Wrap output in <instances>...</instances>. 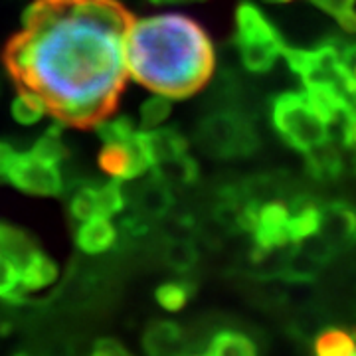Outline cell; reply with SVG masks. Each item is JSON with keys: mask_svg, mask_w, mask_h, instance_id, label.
Segmentation results:
<instances>
[{"mask_svg": "<svg viewBox=\"0 0 356 356\" xmlns=\"http://www.w3.org/2000/svg\"><path fill=\"white\" fill-rule=\"evenodd\" d=\"M127 204V196L121 186V180H109L103 184H83L79 186L72 200L70 212L77 222L89 218H113Z\"/></svg>", "mask_w": 356, "mask_h": 356, "instance_id": "cell-9", "label": "cell"}, {"mask_svg": "<svg viewBox=\"0 0 356 356\" xmlns=\"http://www.w3.org/2000/svg\"><path fill=\"white\" fill-rule=\"evenodd\" d=\"M133 14L119 0H34L2 64L65 127L89 129L117 109L129 79Z\"/></svg>", "mask_w": 356, "mask_h": 356, "instance_id": "cell-1", "label": "cell"}, {"mask_svg": "<svg viewBox=\"0 0 356 356\" xmlns=\"http://www.w3.org/2000/svg\"><path fill=\"white\" fill-rule=\"evenodd\" d=\"M18 295H20V273L4 255H0V297L13 299Z\"/></svg>", "mask_w": 356, "mask_h": 356, "instance_id": "cell-27", "label": "cell"}, {"mask_svg": "<svg viewBox=\"0 0 356 356\" xmlns=\"http://www.w3.org/2000/svg\"><path fill=\"white\" fill-rule=\"evenodd\" d=\"M317 8L331 14L344 32L356 34V0H311Z\"/></svg>", "mask_w": 356, "mask_h": 356, "instance_id": "cell-26", "label": "cell"}, {"mask_svg": "<svg viewBox=\"0 0 356 356\" xmlns=\"http://www.w3.org/2000/svg\"><path fill=\"white\" fill-rule=\"evenodd\" d=\"M117 240V228L111 218H89L79 222L76 229L77 248L89 255H97L113 248Z\"/></svg>", "mask_w": 356, "mask_h": 356, "instance_id": "cell-14", "label": "cell"}, {"mask_svg": "<svg viewBox=\"0 0 356 356\" xmlns=\"http://www.w3.org/2000/svg\"><path fill=\"white\" fill-rule=\"evenodd\" d=\"M334 140H339V143L343 140V145L346 149H355L356 151V103L353 105V109L348 111V115H346L343 127H341Z\"/></svg>", "mask_w": 356, "mask_h": 356, "instance_id": "cell-29", "label": "cell"}, {"mask_svg": "<svg viewBox=\"0 0 356 356\" xmlns=\"http://www.w3.org/2000/svg\"><path fill=\"white\" fill-rule=\"evenodd\" d=\"M153 172L161 180H165L166 184L172 186H186V184H194L198 180V163L192 159L191 154L184 153L166 161L163 165L153 166Z\"/></svg>", "mask_w": 356, "mask_h": 356, "instance_id": "cell-20", "label": "cell"}, {"mask_svg": "<svg viewBox=\"0 0 356 356\" xmlns=\"http://www.w3.org/2000/svg\"><path fill=\"white\" fill-rule=\"evenodd\" d=\"M0 255L18 269L20 295L40 291L58 280V266L26 229L0 222Z\"/></svg>", "mask_w": 356, "mask_h": 356, "instance_id": "cell-6", "label": "cell"}, {"mask_svg": "<svg viewBox=\"0 0 356 356\" xmlns=\"http://www.w3.org/2000/svg\"><path fill=\"white\" fill-rule=\"evenodd\" d=\"M10 113L20 125H34L44 115H48L44 103L40 102L36 95L26 93V91H18V95L14 97L13 107H10Z\"/></svg>", "mask_w": 356, "mask_h": 356, "instance_id": "cell-24", "label": "cell"}, {"mask_svg": "<svg viewBox=\"0 0 356 356\" xmlns=\"http://www.w3.org/2000/svg\"><path fill=\"white\" fill-rule=\"evenodd\" d=\"M140 137H143V147L145 153L149 156L151 168L172 161L180 154L188 151V143L184 139V135L175 127H154V129H140Z\"/></svg>", "mask_w": 356, "mask_h": 356, "instance_id": "cell-12", "label": "cell"}, {"mask_svg": "<svg viewBox=\"0 0 356 356\" xmlns=\"http://www.w3.org/2000/svg\"><path fill=\"white\" fill-rule=\"evenodd\" d=\"M172 204H175V198H172L170 186L153 172V177L149 178L145 184H140L139 192H137L135 216H139L145 222L161 220L170 212Z\"/></svg>", "mask_w": 356, "mask_h": 356, "instance_id": "cell-13", "label": "cell"}, {"mask_svg": "<svg viewBox=\"0 0 356 356\" xmlns=\"http://www.w3.org/2000/svg\"><path fill=\"white\" fill-rule=\"evenodd\" d=\"M99 166L109 177L117 178L121 182L145 175L151 168V163L145 153L139 129L131 137L103 143V149L99 153Z\"/></svg>", "mask_w": 356, "mask_h": 356, "instance_id": "cell-10", "label": "cell"}, {"mask_svg": "<svg viewBox=\"0 0 356 356\" xmlns=\"http://www.w3.org/2000/svg\"><path fill=\"white\" fill-rule=\"evenodd\" d=\"M318 236L339 254L356 245V208L348 202H334L321 206Z\"/></svg>", "mask_w": 356, "mask_h": 356, "instance_id": "cell-11", "label": "cell"}, {"mask_svg": "<svg viewBox=\"0 0 356 356\" xmlns=\"http://www.w3.org/2000/svg\"><path fill=\"white\" fill-rule=\"evenodd\" d=\"M339 54H341V65H343V74L348 81V86L356 91V42H346L344 38H331Z\"/></svg>", "mask_w": 356, "mask_h": 356, "instance_id": "cell-28", "label": "cell"}, {"mask_svg": "<svg viewBox=\"0 0 356 356\" xmlns=\"http://www.w3.org/2000/svg\"><path fill=\"white\" fill-rule=\"evenodd\" d=\"M321 228V206L307 196H297L289 204V232L291 242L299 243L318 234Z\"/></svg>", "mask_w": 356, "mask_h": 356, "instance_id": "cell-16", "label": "cell"}, {"mask_svg": "<svg viewBox=\"0 0 356 356\" xmlns=\"http://www.w3.org/2000/svg\"><path fill=\"white\" fill-rule=\"evenodd\" d=\"M172 111V103L170 97L154 93L153 97H149L147 102L140 105V129H154L161 127L168 119V115Z\"/></svg>", "mask_w": 356, "mask_h": 356, "instance_id": "cell-25", "label": "cell"}, {"mask_svg": "<svg viewBox=\"0 0 356 356\" xmlns=\"http://www.w3.org/2000/svg\"><path fill=\"white\" fill-rule=\"evenodd\" d=\"M355 172H356V156H355Z\"/></svg>", "mask_w": 356, "mask_h": 356, "instance_id": "cell-34", "label": "cell"}, {"mask_svg": "<svg viewBox=\"0 0 356 356\" xmlns=\"http://www.w3.org/2000/svg\"><path fill=\"white\" fill-rule=\"evenodd\" d=\"M315 353L321 356L356 355V329L329 327L315 337Z\"/></svg>", "mask_w": 356, "mask_h": 356, "instance_id": "cell-19", "label": "cell"}, {"mask_svg": "<svg viewBox=\"0 0 356 356\" xmlns=\"http://www.w3.org/2000/svg\"><path fill=\"white\" fill-rule=\"evenodd\" d=\"M192 293H194V285L188 281H166L156 287L154 299L166 311H180L191 301Z\"/></svg>", "mask_w": 356, "mask_h": 356, "instance_id": "cell-22", "label": "cell"}, {"mask_svg": "<svg viewBox=\"0 0 356 356\" xmlns=\"http://www.w3.org/2000/svg\"><path fill=\"white\" fill-rule=\"evenodd\" d=\"M254 248H252V261H259L267 254L285 248L291 243L289 232V206L280 200L261 202L257 208L254 229Z\"/></svg>", "mask_w": 356, "mask_h": 356, "instance_id": "cell-8", "label": "cell"}, {"mask_svg": "<svg viewBox=\"0 0 356 356\" xmlns=\"http://www.w3.org/2000/svg\"><path fill=\"white\" fill-rule=\"evenodd\" d=\"M273 2H285V0H273Z\"/></svg>", "mask_w": 356, "mask_h": 356, "instance_id": "cell-33", "label": "cell"}, {"mask_svg": "<svg viewBox=\"0 0 356 356\" xmlns=\"http://www.w3.org/2000/svg\"><path fill=\"white\" fill-rule=\"evenodd\" d=\"M156 6H178V4H192V2H202V0H149Z\"/></svg>", "mask_w": 356, "mask_h": 356, "instance_id": "cell-32", "label": "cell"}, {"mask_svg": "<svg viewBox=\"0 0 356 356\" xmlns=\"http://www.w3.org/2000/svg\"><path fill=\"white\" fill-rule=\"evenodd\" d=\"M194 140L208 156L242 159L259 147V133L240 107H222L198 123Z\"/></svg>", "mask_w": 356, "mask_h": 356, "instance_id": "cell-5", "label": "cell"}, {"mask_svg": "<svg viewBox=\"0 0 356 356\" xmlns=\"http://www.w3.org/2000/svg\"><path fill=\"white\" fill-rule=\"evenodd\" d=\"M257 344L252 337H248L245 332L236 331V329H224L218 331L216 334L210 337L208 346L204 348L206 355L212 356H254L257 355Z\"/></svg>", "mask_w": 356, "mask_h": 356, "instance_id": "cell-18", "label": "cell"}, {"mask_svg": "<svg viewBox=\"0 0 356 356\" xmlns=\"http://www.w3.org/2000/svg\"><path fill=\"white\" fill-rule=\"evenodd\" d=\"M165 261L170 269H175L178 273H186L198 261V252L188 240H170L165 248Z\"/></svg>", "mask_w": 356, "mask_h": 356, "instance_id": "cell-23", "label": "cell"}, {"mask_svg": "<svg viewBox=\"0 0 356 356\" xmlns=\"http://www.w3.org/2000/svg\"><path fill=\"white\" fill-rule=\"evenodd\" d=\"M16 153H18V151H14L8 143L0 140V178H4V175H6V170H8V166L13 163V159L16 156Z\"/></svg>", "mask_w": 356, "mask_h": 356, "instance_id": "cell-31", "label": "cell"}, {"mask_svg": "<svg viewBox=\"0 0 356 356\" xmlns=\"http://www.w3.org/2000/svg\"><path fill=\"white\" fill-rule=\"evenodd\" d=\"M234 46L248 72L266 74L283 56L287 44L267 14L254 2L243 0L236 10Z\"/></svg>", "mask_w": 356, "mask_h": 356, "instance_id": "cell-4", "label": "cell"}, {"mask_svg": "<svg viewBox=\"0 0 356 356\" xmlns=\"http://www.w3.org/2000/svg\"><path fill=\"white\" fill-rule=\"evenodd\" d=\"M32 153L48 161V163H54V165H60L67 156V149H65L64 139H62V123L50 127L42 137H40L34 147L30 149Z\"/></svg>", "mask_w": 356, "mask_h": 356, "instance_id": "cell-21", "label": "cell"}, {"mask_svg": "<svg viewBox=\"0 0 356 356\" xmlns=\"http://www.w3.org/2000/svg\"><path fill=\"white\" fill-rule=\"evenodd\" d=\"M127 65L143 88L184 99L210 81L216 67L214 44L194 18L166 13L135 18L127 34Z\"/></svg>", "mask_w": 356, "mask_h": 356, "instance_id": "cell-2", "label": "cell"}, {"mask_svg": "<svg viewBox=\"0 0 356 356\" xmlns=\"http://www.w3.org/2000/svg\"><path fill=\"white\" fill-rule=\"evenodd\" d=\"M93 355L97 356H127L129 350L115 339H99L95 341Z\"/></svg>", "mask_w": 356, "mask_h": 356, "instance_id": "cell-30", "label": "cell"}, {"mask_svg": "<svg viewBox=\"0 0 356 356\" xmlns=\"http://www.w3.org/2000/svg\"><path fill=\"white\" fill-rule=\"evenodd\" d=\"M182 343H184V332L172 321H156L143 337L145 350L153 356L178 353L182 348Z\"/></svg>", "mask_w": 356, "mask_h": 356, "instance_id": "cell-17", "label": "cell"}, {"mask_svg": "<svg viewBox=\"0 0 356 356\" xmlns=\"http://www.w3.org/2000/svg\"><path fill=\"white\" fill-rule=\"evenodd\" d=\"M271 123L281 139L303 154L331 139L327 117L307 91L277 95L271 103Z\"/></svg>", "mask_w": 356, "mask_h": 356, "instance_id": "cell-3", "label": "cell"}, {"mask_svg": "<svg viewBox=\"0 0 356 356\" xmlns=\"http://www.w3.org/2000/svg\"><path fill=\"white\" fill-rule=\"evenodd\" d=\"M4 178L18 191L32 196H58L64 191L60 165L48 163L32 151L16 153Z\"/></svg>", "mask_w": 356, "mask_h": 356, "instance_id": "cell-7", "label": "cell"}, {"mask_svg": "<svg viewBox=\"0 0 356 356\" xmlns=\"http://www.w3.org/2000/svg\"><path fill=\"white\" fill-rule=\"evenodd\" d=\"M307 170L318 182H332L343 172V154L337 140L329 139L305 153Z\"/></svg>", "mask_w": 356, "mask_h": 356, "instance_id": "cell-15", "label": "cell"}]
</instances>
